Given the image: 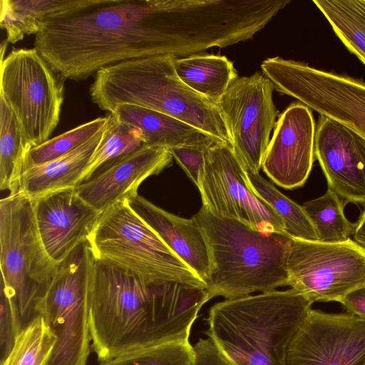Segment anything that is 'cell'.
<instances>
[{
    "label": "cell",
    "mask_w": 365,
    "mask_h": 365,
    "mask_svg": "<svg viewBox=\"0 0 365 365\" xmlns=\"http://www.w3.org/2000/svg\"><path fill=\"white\" fill-rule=\"evenodd\" d=\"M286 267L287 286L313 302H339L365 286V247L350 238L341 242L292 238Z\"/></svg>",
    "instance_id": "obj_10"
},
{
    "label": "cell",
    "mask_w": 365,
    "mask_h": 365,
    "mask_svg": "<svg viewBox=\"0 0 365 365\" xmlns=\"http://www.w3.org/2000/svg\"><path fill=\"white\" fill-rule=\"evenodd\" d=\"M110 113L140 130L144 144L149 146L170 149L187 143L200 132L171 116L134 104H118Z\"/></svg>",
    "instance_id": "obj_20"
},
{
    "label": "cell",
    "mask_w": 365,
    "mask_h": 365,
    "mask_svg": "<svg viewBox=\"0 0 365 365\" xmlns=\"http://www.w3.org/2000/svg\"><path fill=\"white\" fill-rule=\"evenodd\" d=\"M217 142L220 141L200 131L187 143L168 149L173 158L197 187L206 153Z\"/></svg>",
    "instance_id": "obj_31"
},
{
    "label": "cell",
    "mask_w": 365,
    "mask_h": 365,
    "mask_svg": "<svg viewBox=\"0 0 365 365\" xmlns=\"http://www.w3.org/2000/svg\"><path fill=\"white\" fill-rule=\"evenodd\" d=\"M174 66L184 83L215 103L238 77L232 62L225 56L202 53L175 58Z\"/></svg>",
    "instance_id": "obj_21"
},
{
    "label": "cell",
    "mask_w": 365,
    "mask_h": 365,
    "mask_svg": "<svg viewBox=\"0 0 365 365\" xmlns=\"http://www.w3.org/2000/svg\"><path fill=\"white\" fill-rule=\"evenodd\" d=\"M33 147L26 140L19 123L0 98V189L16 191L27 153Z\"/></svg>",
    "instance_id": "obj_22"
},
{
    "label": "cell",
    "mask_w": 365,
    "mask_h": 365,
    "mask_svg": "<svg viewBox=\"0 0 365 365\" xmlns=\"http://www.w3.org/2000/svg\"><path fill=\"white\" fill-rule=\"evenodd\" d=\"M354 237L357 243L365 247V210L356 223Z\"/></svg>",
    "instance_id": "obj_35"
},
{
    "label": "cell",
    "mask_w": 365,
    "mask_h": 365,
    "mask_svg": "<svg viewBox=\"0 0 365 365\" xmlns=\"http://www.w3.org/2000/svg\"><path fill=\"white\" fill-rule=\"evenodd\" d=\"M315 124L304 104L289 105L280 114L262 168L277 185L294 189L304 185L314 160Z\"/></svg>",
    "instance_id": "obj_14"
},
{
    "label": "cell",
    "mask_w": 365,
    "mask_h": 365,
    "mask_svg": "<svg viewBox=\"0 0 365 365\" xmlns=\"http://www.w3.org/2000/svg\"><path fill=\"white\" fill-rule=\"evenodd\" d=\"M141 217L205 283L209 279L211 262L204 233L192 217L175 215L136 194L127 200Z\"/></svg>",
    "instance_id": "obj_18"
},
{
    "label": "cell",
    "mask_w": 365,
    "mask_h": 365,
    "mask_svg": "<svg viewBox=\"0 0 365 365\" xmlns=\"http://www.w3.org/2000/svg\"><path fill=\"white\" fill-rule=\"evenodd\" d=\"M98 365H195V351L189 340L171 341L135 349Z\"/></svg>",
    "instance_id": "obj_30"
},
{
    "label": "cell",
    "mask_w": 365,
    "mask_h": 365,
    "mask_svg": "<svg viewBox=\"0 0 365 365\" xmlns=\"http://www.w3.org/2000/svg\"><path fill=\"white\" fill-rule=\"evenodd\" d=\"M1 289L20 332L37 315L36 306L57 267L40 239L34 200L22 192L0 200Z\"/></svg>",
    "instance_id": "obj_5"
},
{
    "label": "cell",
    "mask_w": 365,
    "mask_h": 365,
    "mask_svg": "<svg viewBox=\"0 0 365 365\" xmlns=\"http://www.w3.org/2000/svg\"><path fill=\"white\" fill-rule=\"evenodd\" d=\"M19 333L12 307L5 292H0V349L1 363L11 351L15 339Z\"/></svg>",
    "instance_id": "obj_32"
},
{
    "label": "cell",
    "mask_w": 365,
    "mask_h": 365,
    "mask_svg": "<svg viewBox=\"0 0 365 365\" xmlns=\"http://www.w3.org/2000/svg\"><path fill=\"white\" fill-rule=\"evenodd\" d=\"M279 93L351 129L365 140V83L277 56L261 64Z\"/></svg>",
    "instance_id": "obj_9"
},
{
    "label": "cell",
    "mask_w": 365,
    "mask_h": 365,
    "mask_svg": "<svg viewBox=\"0 0 365 365\" xmlns=\"http://www.w3.org/2000/svg\"><path fill=\"white\" fill-rule=\"evenodd\" d=\"M247 173L253 191L279 216L287 235L294 239L319 241L315 227L302 206L282 194L259 173Z\"/></svg>",
    "instance_id": "obj_24"
},
{
    "label": "cell",
    "mask_w": 365,
    "mask_h": 365,
    "mask_svg": "<svg viewBox=\"0 0 365 365\" xmlns=\"http://www.w3.org/2000/svg\"><path fill=\"white\" fill-rule=\"evenodd\" d=\"M166 148L143 145L99 168L76 188L77 195L101 214L138 194L140 185L173 163Z\"/></svg>",
    "instance_id": "obj_17"
},
{
    "label": "cell",
    "mask_w": 365,
    "mask_h": 365,
    "mask_svg": "<svg viewBox=\"0 0 365 365\" xmlns=\"http://www.w3.org/2000/svg\"><path fill=\"white\" fill-rule=\"evenodd\" d=\"M56 341L44 317L38 315L18 334L1 365H49Z\"/></svg>",
    "instance_id": "obj_25"
},
{
    "label": "cell",
    "mask_w": 365,
    "mask_h": 365,
    "mask_svg": "<svg viewBox=\"0 0 365 365\" xmlns=\"http://www.w3.org/2000/svg\"><path fill=\"white\" fill-rule=\"evenodd\" d=\"M104 128L73 151L51 161L26 168L19 178L15 193L20 192L35 200L49 192L76 188L102 140Z\"/></svg>",
    "instance_id": "obj_19"
},
{
    "label": "cell",
    "mask_w": 365,
    "mask_h": 365,
    "mask_svg": "<svg viewBox=\"0 0 365 365\" xmlns=\"http://www.w3.org/2000/svg\"><path fill=\"white\" fill-rule=\"evenodd\" d=\"M108 120V115L98 117L33 147L26 155L24 170L73 151L102 130Z\"/></svg>",
    "instance_id": "obj_29"
},
{
    "label": "cell",
    "mask_w": 365,
    "mask_h": 365,
    "mask_svg": "<svg viewBox=\"0 0 365 365\" xmlns=\"http://www.w3.org/2000/svg\"><path fill=\"white\" fill-rule=\"evenodd\" d=\"M314 155L329 189L345 200L365 204V140L344 125L320 115Z\"/></svg>",
    "instance_id": "obj_15"
},
{
    "label": "cell",
    "mask_w": 365,
    "mask_h": 365,
    "mask_svg": "<svg viewBox=\"0 0 365 365\" xmlns=\"http://www.w3.org/2000/svg\"><path fill=\"white\" fill-rule=\"evenodd\" d=\"M193 347L195 365H233L210 337L199 339Z\"/></svg>",
    "instance_id": "obj_33"
},
{
    "label": "cell",
    "mask_w": 365,
    "mask_h": 365,
    "mask_svg": "<svg viewBox=\"0 0 365 365\" xmlns=\"http://www.w3.org/2000/svg\"><path fill=\"white\" fill-rule=\"evenodd\" d=\"M346 47L365 65V0H314Z\"/></svg>",
    "instance_id": "obj_23"
},
{
    "label": "cell",
    "mask_w": 365,
    "mask_h": 365,
    "mask_svg": "<svg viewBox=\"0 0 365 365\" xmlns=\"http://www.w3.org/2000/svg\"><path fill=\"white\" fill-rule=\"evenodd\" d=\"M302 206L315 227L319 241L344 242L354 234L356 223L346 219L342 201L331 189Z\"/></svg>",
    "instance_id": "obj_27"
},
{
    "label": "cell",
    "mask_w": 365,
    "mask_h": 365,
    "mask_svg": "<svg viewBox=\"0 0 365 365\" xmlns=\"http://www.w3.org/2000/svg\"><path fill=\"white\" fill-rule=\"evenodd\" d=\"M192 217L207 242L211 269L208 299H235L287 286V258L292 238L262 232L232 219L219 217L202 205Z\"/></svg>",
    "instance_id": "obj_4"
},
{
    "label": "cell",
    "mask_w": 365,
    "mask_h": 365,
    "mask_svg": "<svg viewBox=\"0 0 365 365\" xmlns=\"http://www.w3.org/2000/svg\"><path fill=\"white\" fill-rule=\"evenodd\" d=\"M202 206L262 232L285 233L276 212L253 191L232 145L217 142L207 152L199 186Z\"/></svg>",
    "instance_id": "obj_11"
},
{
    "label": "cell",
    "mask_w": 365,
    "mask_h": 365,
    "mask_svg": "<svg viewBox=\"0 0 365 365\" xmlns=\"http://www.w3.org/2000/svg\"><path fill=\"white\" fill-rule=\"evenodd\" d=\"M314 302L290 288L215 304L205 334L233 365H286L287 346Z\"/></svg>",
    "instance_id": "obj_3"
},
{
    "label": "cell",
    "mask_w": 365,
    "mask_h": 365,
    "mask_svg": "<svg viewBox=\"0 0 365 365\" xmlns=\"http://www.w3.org/2000/svg\"><path fill=\"white\" fill-rule=\"evenodd\" d=\"M34 211L44 249L57 265L88 241L101 215L77 195L76 188L57 190L34 200Z\"/></svg>",
    "instance_id": "obj_16"
},
{
    "label": "cell",
    "mask_w": 365,
    "mask_h": 365,
    "mask_svg": "<svg viewBox=\"0 0 365 365\" xmlns=\"http://www.w3.org/2000/svg\"><path fill=\"white\" fill-rule=\"evenodd\" d=\"M94 256L150 284L179 282L206 289L205 282L129 206L103 212L88 239Z\"/></svg>",
    "instance_id": "obj_6"
},
{
    "label": "cell",
    "mask_w": 365,
    "mask_h": 365,
    "mask_svg": "<svg viewBox=\"0 0 365 365\" xmlns=\"http://www.w3.org/2000/svg\"><path fill=\"white\" fill-rule=\"evenodd\" d=\"M0 98L13 111L29 144L49 139L63 101V78L34 48H13L1 60Z\"/></svg>",
    "instance_id": "obj_8"
},
{
    "label": "cell",
    "mask_w": 365,
    "mask_h": 365,
    "mask_svg": "<svg viewBox=\"0 0 365 365\" xmlns=\"http://www.w3.org/2000/svg\"><path fill=\"white\" fill-rule=\"evenodd\" d=\"M93 259L88 244L79 245L57 265L36 306L57 341L49 365H86L91 351L88 287Z\"/></svg>",
    "instance_id": "obj_7"
},
{
    "label": "cell",
    "mask_w": 365,
    "mask_h": 365,
    "mask_svg": "<svg viewBox=\"0 0 365 365\" xmlns=\"http://www.w3.org/2000/svg\"><path fill=\"white\" fill-rule=\"evenodd\" d=\"M171 55L124 61L95 74L92 101L110 113L130 103L171 116L232 147V138L217 103L200 96L178 77Z\"/></svg>",
    "instance_id": "obj_2"
},
{
    "label": "cell",
    "mask_w": 365,
    "mask_h": 365,
    "mask_svg": "<svg viewBox=\"0 0 365 365\" xmlns=\"http://www.w3.org/2000/svg\"><path fill=\"white\" fill-rule=\"evenodd\" d=\"M144 145L137 128L116 120L111 113L103 130L102 140L86 168L80 184L87 181L102 166Z\"/></svg>",
    "instance_id": "obj_28"
},
{
    "label": "cell",
    "mask_w": 365,
    "mask_h": 365,
    "mask_svg": "<svg viewBox=\"0 0 365 365\" xmlns=\"http://www.w3.org/2000/svg\"><path fill=\"white\" fill-rule=\"evenodd\" d=\"M286 365H365V322L311 309L290 341Z\"/></svg>",
    "instance_id": "obj_13"
},
{
    "label": "cell",
    "mask_w": 365,
    "mask_h": 365,
    "mask_svg": "<svg viewBox=\"0 0 365 365\" xmlns=\"http://www.w3.org/2000/svg\"><path fill=\"white\" fill-rule=\"evenodd\" d=\"M205 289L150 284L93 255L88 287L91 347L99 362L135 349L189 340Z\"/></svg>",
    "instance_id": "obj_1"
},
{
    "label": "cell",
    "mask_w": 365,
    "mask_h": 365,
    "mask_svg": "<svg viewBox=\"0 0 365 365\" xmlns=\"http://www.w3.org/2000/svg\"><path fill=\"white\" fill-rule=\"evenodd\" d=\"M339 302L349 314L356 315L365 322V286L351 292Z\"/></svg>",
    "instance_id": "obj_34"
},
{
    "label": "cell",
    "mask_w": 365,
    "mask_h": 365,
    "mask_svg": "<svg viewBox=\"0 0 365 365\" xmlns=\"http://www.w3.org/2000/svg\"><path fill=\"white\" fill-rule=\"evenodd\" d=\"M274 86L263 73L235 78L217 103L232 138V148L247 172L259 173L279 113Z\"/></svg>",
    "instance_id": "obj_12"
},
{
    "label": "cell",
    "mask_w": 365,
    "mask_h": 365,
    "mask_svg": "<svg viewBox=\"0 0 365 365\" xmlns=\"http://www.w3.org/2000/svg\"><path fill=\"white\" fill-rule=\"evenodd\" d=\"M63 0H1L0 26L8 43H15L26 35L36 34L44 16Z\"/></svg>",
    "instance_id": "obj_26"
}]
</instances>
